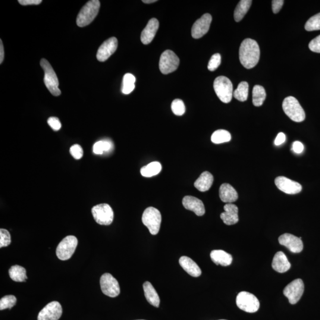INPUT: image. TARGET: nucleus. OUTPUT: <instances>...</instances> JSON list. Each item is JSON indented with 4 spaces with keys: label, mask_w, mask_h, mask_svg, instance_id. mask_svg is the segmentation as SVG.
Returning <instances> with one entry per match:
<instances>
[{
    "label": "nucleus",
    "mask_w": 320,
    "mask_h": 320,
    "mask_svg": "<svg viewBox=\"0 0 320 320\" xmlns=\"http://www.w3.org/2000/svg\"><path fill=\"white\" fill-rule=\"evenodd\" d=\"M18 2L22 5H39L42 2V0H18Z\"/></svg>",
    "instance_id": "obj_45"
},
{
    "label": "nucleus",
    "mask_w": 320,
    "mask_h": 320,
    "mask_svg": "<svg viewBox=\"0 0 320 320\" xmlns=\"http://www.w3.org/2000/svg\"><path fill=\"white\" fill-rule=\"evenodd\" d=\"M142 221L144 225L148 228L151 234L157 235L159 233L161 225V213L154 207H149L143 213Z\"/></svg>",
    "instance_id": "obj_6"
},
{
    "label": "nucleus",
    "mask_w": 320,
    "mask_h": 320,
    "mask_svg": "<svg viewBox=\"0 0 320 320\" xmlns=\"http://www.w3.org/2000/svg\"><path fill=\"white\" fill-rule=\"evenodd\" d=\"M180 64V59L171 50H166L160 59L159 68L163 74H168L177 70Z\"/></svg>",
    "instance_id": "obj_10"
},
{
    "label": "nucleus",
    "mask_w": 320,
    "mask_h": 320,
    "mask_svg": "<svg viewBox=\"0 0 320 320\" xmlns=\"http://www.w3.org/2000/svg\"><path fill=\"white\" fill-rule=\"evenodd\" d=\"M48 124L53 130L58 131L61 128V124L59 119L56 117H51L48 119Z\"/></svg>",
    "instance_id": "obj_41"
},
{
    "label": "nucleus",
    "mask_w": 320,
    "mask_h": 320,
    "mask_svg": "<svg viewBox=\"0 0 320 320\" xmlns=\"http://www.w3.org/2000/svg\"><path fill=\"white\" fill-rule=\"evenodd\" d=\"M213 182V177L212 174L208 171H205L194 182V186L200 192H206L211 187Z\"/></svg>",
    "instance_id": "obj_25"
},
{
    "label": "nucleus",
    "mask_w": 320,
    "mask_h": 320,
    "mask_svg": "<svg viewBox=\"0 0 320 320\" xmlns=\"http://www.w3.org/2000/svg\"><path fill=\"white\" fill-rule=\"evenodd\" d=\"M231 140V136L228 131L224 130H219L213 133L211 136L213 143L219 144L229 142Z\"/></svg>",
    "instance_id": "obj_33"
},
{
    "label": "nucleus",
    "mask_w": 320,
    "mask_h": 320,
    "mask_svg": "<svg viewBox=\"0 0 320 320\" xmlns=\"http://www.w3.org/2000/svg\"><path fill=\"white\" fill-rule=\"evenodd\" d=\"M40 64L44 72H45L44 83H45L47 89H48L53 96H58L61 95V92L59 89L58 77L56 76L55 72L53 70L51 65L46 59L44 58L41 59Z\"/></svg>",
    "instance_id": "obj_4"
},
{
    "label": "nucleus",
    "mask_w": 320,
    "mask_h": 320,
    "mask_svg": "<svg viewBox=\"0 0 320 320\" xmlns=\"http://www.w3.org/2000/svg\"><path fill=\"white\" fill-rule=\"evenodd\" d=\"M4 58V50L2 40H0V64H2Z\"/></svg>",
    "instance_id": "obj_47"
},
{
    "label": "nucleus",
    "mask_w": 320,
    "mask_h": 320,
    "mask_svg": "<svg viewBox=\"0 0 320 320\" xmlns=\"http://www.w3.org/2000/svg\"><path fill=\"white\" fill-rule=\"evenodd\" d=\"M221 62V56L219 53L213 55L209 61L208 68L209 71H214L219 67Z\"/></svg>",
    "instance_id": "obj_38"
},
{
    "label": "nucleus",
    "mask_w": 320,
    "mask_h": 320,
    "mask_svg": "<svg viewBox=\"0 0 320 320\" xmlns=\"http://www.w3.org/2000/svg\"><path fill=\"white\" fill-rule=\"evenodd\" d=\"M284 4L283 0H274L272 1V10L274 13L277 14L281 10Z\"/></svg>",
    "instance_id": "obj_43"
},
{
    "label": "nucleus",
    "mask_w": 320,
    "mask_h": 320,
    "mask_svg": "<svg viewBox=\"0 0 320 320\" xmlns=\"http://www.w3.org/2000/svg\"><path fill=\"white\" fill-rule=\"evenodd\" d=\"M161 169V165L159 162H152L141 168V174L144 177H151L159 174Z\"/></svg>",
    "instance_id": "obj_29"
},
{
    "label": "nucleus",
    "mask_w": 320,
    "mask_h": 320,
    "mask_svg": "<svg viewBox=\"0 0 320 320\" xmlns=\"http://www.w3.org/2000/svg\"><path fill=\"white\" fill-rule=\"evenodd\" d=\"M260 51L256 40L246 39L241 43L240 47L239 57L241 64L247 69L255 67L258 63Z\"/></svg>",
    "instance_id": "obj_1"
},
{
    "label": "nucleus",
    "mask_w": 320,
    "mask_h": 320,
    "mask_svg": "<svg viewBox=\"0 0 320 320\" xmlns=\"http://www.w3.org/2000/svg\"><path fill=\"white\" fill-rule=\"evenodd\" d=\"M213 89L222 102L228 103L231 101L233 96V86L229 78L224 76L216 78L213 83Z\"/></svg>",
    "instance_id": "obj_5"
},
{
    "label": "nucleus",
    "mask_w": 320,
    "mask_h": 320,
    "mask_svg": "<svg viewBox=\"0 0 320 320\" xmlns=\"http://www.w3.org/2000/svg\"><path fill=\"white\" fill-rule=\"evenodd\" d=\"M182 203L185 208L193 211L197 216H201L205 214V206L202 200L197 197L191 196H185L183 197Z\"/></svg>",
    "instance_id": "obj_18"
},
{
    "label": "nucleus",
    "mask_w": 320,
    "mask_h": 320,
    "mask_svg": "<svg viewBox=\"0 0 320 320\" xmlns=\"http://www.w3.org/2000/svg\"><path fill=\"white\" fill-rule=\"evenodd\" d=\"M136 78L134 75L127 73L124 75L123 78V83H122V92L125 95H129L133 92L135 89V83H136Z\"/></svg>",
    "instance_id": "obj_31"
},
{
    "label": "nucleus",
    "mask_w": 320,
    "mask_h": 320,
    "mask_svg": "<svg viewBox=\"0 0 320 320\" xmlns=\"http://www.w3.org/2000/svg\"><path fill=\"white\" fill-rule=\"evenodd\" d=\"M100 287L102 293L111 298L117 297L120 294V287L118 281L110 274H103L100 278Z\"/></svg>",
    "instance_id": "obj_11"
},
{
    "label": "nucleus",
    "mask_w": 320,
    "mask_h": 320,
    "mask_svg": "<svg viewBox=\"0 0 320 320\" xmlns=\"http://www.w3.org/2000/svg\"><path fill=\"white\" fill-rule=\"evenodd\" d=\"M309 48L314 52L320 53V35L316 37L310 42Z\"/></svg>",
    "instance_id": "obj_40"
},
{
    "label": "nucleus",
    "mask_w": 320,
    "mask_h": 320,
    "mask_svg": "<svg viewBox=\"0 0 320 320\" xmlns=\"http://www.w3.org/2000/svg\"><path fill=\"white\" fill-rule=\"evenodd\" d=\"M272 266L275 271L282 274L289 271L291 265L286 255L283 252H279L273 259Z\"/></svg>",
    "instance_id": "obj_23"
},
{
    "label": "nucleus",
    "mask_w": 320,
    "mask_h": 320,
    "mask_svg": "<svg viewBox=\"0 0 320 320\" xmlns=\"http://www.w3.org/2000/svg\"><path fill=\"white\" fill-rule=\"evenodd\" d=\"M305 29L309 32L320 30V12L314 15L307 21Z\"/></svg>",
    "instance_id": "obj_34"
},
{
    "label": "nucleus",
    "mask_w": 320,
    "mask_h": 320,
    "mask_svg": "<svg viewBox=\"0 0 320 320\" xmlns=\"http://www.w3.org/2000/svg\"><path fill=\"white\" fill-rule=\"evenodd\" d=\"M275 183L279 190L289 194L299 193L303 189L302 186L298 182L284 176L276 178Z\"/></svg>",
    "instance_id": "obj_14"
},
{
    "label": "nucleus",
    "mask_w": 320,
    "mask_h": 320,
    "mask_svg": "<svg viewBox=\"0 0 320 320\" xmlns=\"http://www.w3.org/2000/svg\"><path fill=\"white\" fill-rule=\"evenodd\" d=\"M279 242L282 246L286 247L292 253H299L304 248L301 237H297L291 234H284L279 237Z\"/></svg>",
    "instance_id": "obj_17"
},
{
    "label": "nucleus",
    "mask_w": 320,
    "mask_h": 320,
    "mask_svg": "<svg viewBox=\"0 0 320 320\" xmlns=\"http://www.w3.org/2000/svg\"><path fill=\"white\" fill-rule=\"evenodd\" d=\"M11 235L10 233L5 229L0 230V247H7L11 243Z\"/></svg>",
    "instance_id": "obj_37"
},
{
    "label": "nucleus",
    "mask_w": 320,
    "mask_h": 320,
    "mask_svg": "<svg viewBox=\"0 0 320 320\" xmlns=\"http://www.w3.org/2000/svg\"><path fill=\"white\" fill-rule=\"evenodd\" d=\"M180 265L188 274L193 277H199L202 274L201 269L199 266L187 256H182L179 259Z\"/></svg>",
    "instance_id": "obj_21"
},
{
    "label": "nucleus",
    "mask_w": 320,
    "mask_h": 320,
    "mask_svg": "<svg viewBox=\"0 0 320 320\" xmlns=\"http://www.w3.org/2000/svg\"><path fill=\"white\" fill-rule=\"evenodd\" d=\"M266 97V91L262 86L256 85L253 89V103L256 107L263 104Z\"/></svg>",
    "instance_id": "obj_30"
},
{
    "label": "nucleus",
    "mask_w": 320,
    "mask_h": 320,
    "mask_svg": "<svg viewBox=\"0 0 320 320\" xmlns=\"http://www.w3.org/2000/svg\"></svg>",
    "instance_id": "obj_50"
},
{
    "label": "nucleus",
    "mask_w": 320,
    "mask_h": 320,
    "mask_svg": "<svg viewBox=\"0 0 320 320\" xmlns=\"http://www.w3.org/2000/svg\"><path fill=\"white\" fill-rule=\"evenodd\" d=\"M144 295L147 301L153 306L158 308L160 306V299L158 293L152 284L149 282H146L143 285Z\"/></svg>",
    "instance_id": "obj_26"
},
{
    "label": "nucleus",
    "mask_w": 320,
    "mask_h": 320,
    "mask_svg": "<svg viewBox=\"0 0 320 320\" xmlns=\"http://www.w3.org/2000/svg\"><path fill=\"white\" fill-rule=\"evenodd\" d=\"M282 108H283L285 114L292 121L301 122L305 120V112L299 102L295 97L293 96L286 97L282 103Z\"/></svg>",
    "instance_id": "obj_3"
},
{
    "label": "nucleus",
    "mask_w": 320,
    "mask_h": 320,
    "mask_svg": "<svg viewBox=\"0 0 320 320\" xmlns=\"http://www.w3.org/2000/svg\"><path fill=\"white\" fill-rule=\"evenodd\" d=\"M156 0H143V2L146 3V4H151V3H153L157 2Z\"/></svg>",
    "instance_id": "obj_48"
},
{
    "label": "nucleus",
    "mask_w": 320,
    "mask_h": 320,
    "mask_svg": "<svg viewBox=\"0 0 320 320\" xmlns=\"http://www.w3.org/2000/svg\"><path fill=\"white\" fill-rule=\"evenodd\" d=\"M219 197L223 202L232 203L238 199L237 191L230 184H222L219 188Z\"/></svg>",
    "instance_id": "obj_22"
},
{
    "label": "nucleus",
    "mask_w": 320,
    "mask_h": 320,
    "mask_svg": "<svg viewBox=\"0 0 320 320\" xmlns=\"http://www.w3.org/2000/svg\"><path fill=\"white\" fill-rule=\"evenodd\" d=\"M171 110L174 115L182 116L184 114L186 108L181 100L175 99L171 103Z\"/></svg>",
    "instance_id": "obj_36"
},
{
    "label": "nucleus",
    "mask_w": 320,
    "mask_h": 320,
    "mask_svg": "<svg viewBox=\"0 0 320 320\" xmlns=\"http://www.w3.org/2000/svg\"><path fill=\"white\" fill-rule=\"evenodd\" d=\"M236 304L240 310L250 313L257 312L260 307L259 301L256 296L246 291L238 294Z\"/></svg>",
    "instance_id": "obj_9"
},
{
    "label": "nucleus",
    "mask_w": 320,
    "mask_h": 320,
    "mask_svg": "<svg viewBox=\"0 0 320 320\" xmlns=\"http://www.w3.org/2000/svg\"><path fill=\"white\" fill-rule=\"evenodd\" d=\"M210 256L212 262L216 265L228 266H230L233 262V257L230 254L225 252L224 250H213Z\"/></svg>",
    "instance_id": "obj_24"
},
{
    "label": "nucleus",
    "mask_w": 320,
    "mask_h": 320,
    "mask_svg": "<svg viewBox=\"0 0 320 320\" xmlns=\"http://www.w3.org/2000/svg\"><path fill=\"white\" fill-rule=\"evenodd\" d=\"M100 2L99 0H91L81 8L77 18V24L83 27L90 24L99 13Z\"/></svg>",
    "instance_id": "obj_2"
},
{
    "label": "nucleus",
    "mask_w": 320,
    "mask_h": 320,
    "mask_svg": "<svg viewBox=\"0 0 320 320\" xmlns=\"http://www.w3.org/2000/svg\"><path fill=\"white\" fill-rule=\"evenodd\" d=\"M249 95V84L246 81H243L238 84L237 89L233 92V96L238 101L245 102Z\"/></svg>",
    "instance_id": "obj_32"
},
{
    "label": "nucleus",
    "mask_w": 320,
    "mask_h": 320,
    "mask_svg": "<svg viewBox=\"0 0 320 320\" xmlns=\"http://www.w3.org/2000/svg\"><path fill=\"white\" fill-rule=\"evenodd\" d=\"M118 39L115 37H111L100 46L97 53V59L100 62H105L111 57V56L117 51L118 48Z\"/></svg>",
    "instance_id": "obj_16"
},
{
    "label": "nucleus",
    "mask_w": 320,
    "mask_h": 320,
    "mask_svg": "<svg viewBox=\"0 0 320 320\" xmlns=\"http://www.w3.org/2000/svg\"><path fill=\"white\" fill-rule=\"evenodd\" d=\"M252 1L250 0H241L235 9L234 17L235 21L239 22L243 19L244 15L249 11Z\"/></svg>",
    "instance_id": "obj_27"
},
{
    "label": "nucleus",
    "mask_w": 320,
    "mask_h": 320,
    "mask_svg": "<svg viewBox=\"0 0 320 320\" xmlns=\"http://www.w3.org/2000/svg\"><path fill=\"white\" fill-rule=\"evenodd\" d=\"M17 303V299L14 296H6L0 300V310L11 309Z\"/></svg>",
    "instance_id": "obj_35"
},
{
    "label": "nucleus",
    "mask_w": 320,
    "mask_h": 320,
    "mask_svg": "<svg viewBox=\"0 0 320 320\" xmlns=\"http://www.w3.org/2000/svg\"><path fill=\"white\" fill-rule=\"evenodd\" d=\"M212 18L208 13L203 14L197 20L192 28V36L194 39H199L208 32Z\"/></svg>",
    "instance_id": "obj_15"
},
{
    "label": "nucleus",
    "mask_w": 320,
    "mask_h": 320,
    "mask_svg": "<svg viewBox=\"0 0 320 320\" xmlns=\"http://www.w3.org/2000/svg\"></svg>",
    "instance_id": "obj_49"
},
{
    "label": "nucleus",
    "mask_w": 320,
    "mask_h": 320,
    "mask_svg": "<svg viewBox=\"0 0 320 320\" xmlns=\"http://www.w3.org/2000/svg\"><path fill=\"white\" fill-rule=\"evenodd\" d=\"M304 149V145L300 141H296L293 143V150L294 153L297 154H301L303 152Z\"/></svg>",
    "instance_id": "obj_44"
},
{
    "label": "nucleus",
    "mask_w": 320,
    "mask_h": 320,
    "mask_svg": "<svg viewBox=\"0 0 320 320\" xmlns=\"http://www.w3.org/2000/svg\"><path fill=\"white\" fill-rule=\"evenodd\" d=\"M8 274L12 280L15 282H25L27 279L26 270L19 265L11 266L9 269Z\"/></svg>",
    "instance_id": "obj_28"
},
{
    "label": "nucleus",
    "mask_w": 320,
    "mask_h": 320,
    "mask_svg": "<svg viewBox=\"0 0 320 320\" xmlns=\"http://www.w3.org/2000/svg\"><path fill=\"white\" fill-rule=\"evenodd\" d=\"M285 140H286V137L284 133H281L278 134L277 138L275 140V144L277 146H281V144L285 143Z\"/></svg>",
    "instance_id": "obj_46"
},
{
    "label": "nucleus",
    "mask_w": 320,
    "mask_h": 320,
    "mask_svg": "<svg viewBox=\"0 0 320 320\" xmlns=\"http://www.w3.org/2000/svg\"><path fill=\"white\" fill-rule=\"evenodd\" d=\"M304 291V284L302 279H297L284 288V294L290 304H296L302 297Z\"/></svg>",
    "instance_id": "obj_12"
},
{
    "label": "nucleus",
    "mask_w": 320,
    "mask_h": 320,
    "mask_svg": "<svg viewBox=\"0 0 320 320\" xmlns=\"http://www.w3.org/2000/svg\"><path fill=\"white\" fill-rule=\"evenodd\" d=\"M159 27V21L157 18H153L150 20L145 29L143 30L142 33H141V42L144 45H148V44L152 42L153 39L155 38Z\"/></svg>",
    "instance_id": "obj_19"
},
{
    "label": "nucleus",
    "mask_w": 320,
    "mask_h": 320,
    "mask_svg": "<svg viewBox=\"0 0 320 320\" xmlns=\"http://www.w3.org/2000/svg\"><path fill=\"white\" fill-rule=\"evenodd\" d=\"M62 314V306L57 301H53L44 307L39 313L37 320H58Z\"/></svg>",
    "instance_id": "obj_13"
},
{
    "label": "nucleus",
    "mask_w": 320,
    "mask_h": 320,
    "mask_svg": "<svg viewBox=\"0 0 320 320\" xmlns=\"http://www.w3.org/2000/svg\"><path fill=\"white\" fill-rule=\"evenodd\" d=\"M224 209L225 212H222L220 215L224 223L227 225L237 224L239 221L238 207L233 203H227Z\"/></svg>",
    "instance_id": "obj_20"
},
{
    "label": "nucleus",
    "mask_w": 320,
    "mask_h": 320,
    "mask_svg": "<svg viewBox=\"0 0 320 320\" xmlns=\"http://www.w3.org/2000/svg\"><path fill=\"white\" fill-rule=\"evenodd\" d=\"M92 212L94 219L100 225H109L114 221V211L108 204L102 203L93 207Z\"/></svg>",
    "instance_id": "obj_8"
},
{
    "label": "nucleus",
    "mask_w": 320,
    "mask_h": 320,
    "mask_svg": "<svg viewBox=\"0 0 320 320\" xmlns=\"http://www.w3.org/2000/svg\"><path fill=\"white\" fill-rule=\"evenodd\" d=\"M93 153L97 155H102L105 153L104 143L103 140L99 141L93 146Z\"/></svg>",
    "instance_id": "obj_42"
},
{
    "label": "nucleus",
    "mask_w": 320,
    "mask_h": 320,
    "mask_svg": "<svg viewBox=\"0 0 320 320\" xmlns=\"http://www.w3.org/2000/svg\"><path fill=\"white\" fill-rule=\"evenodd\" d=\"M70 154L75 159L80 160L83 158V150L78 144H75L72 146L70 150Z\"/></svg>",
    "instance_id": "obj_39"
},
{
    "label": "nucleus",
    "mask_w": 320,
    "mask_h": 320,
    "mask_svg": "<svg viewBox=\"0 0 320 320\" xmlns=\"http://www.w3.org/2000/svg\"><path fill=\"white\" fill-rule=\"evenodd\" d=\"M78 245V240L73 235H68L61 241L56 250V255L61 260L70 259Z\"/></svg>",
    "instance_id": "obj_7"
}]
</instances>
